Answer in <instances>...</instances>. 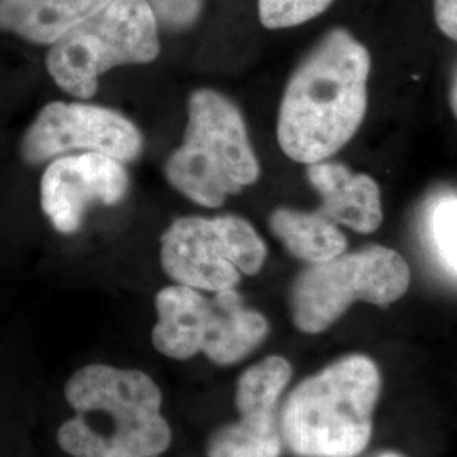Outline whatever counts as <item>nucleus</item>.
Segmentation results:
<instances>
[{
	"label": "nucleus",
	"instance_id": "f257e3e1",
	"mask_svg": "<svg viewBox=\"0 0 457 457\" xmlns=\"http://www.w3.org/2000/svg\"><path fill=\"white\" fill-rule=\"evenodd\" d=\"M371 56L334 29L295 70L278 112V143L296 163L326 162L360 129L368 105Z\"/></svg>",
	"mask_w": 457,
	"mask_h": 457
},
{
	"label": "nucleus",
	"instance_id": "f03ea898",
	"mask_svg": "<svg viewBox=\"0 0 457 457\" xmlns=\"http://www.w3.org/2000/svg\"><path fill=\"white\" fill-rule=\"evenodd\" d=\"M65 396L75 417L58 444L68 456L158 457L170 447L163 396L143 371L88 364L68 379Z\"/></svg>",
	"mask_w": 457,
	"mask_h": 457
},
{
	"label": "nucleus",
	"instance_id": "7ed1b4c3",
	"mask_svg": "<svg viewBox=\"0 0 457 457\" xmlns=\"http://www.w3.org/2000/svg\"><path fill=\"white\" fill-rule=\"evenodd\" d=\"M378 396L375 362L343 358L290 393L279 413L281 439L296 456H358L371 439Z\"/></svg>",
	"mask_w": 457,
	"mask_h": 457
},
{
	"label": "nucleus",
	"instance_id": "20e7f679",
	"mask_svg": "<svg viewBox=\"0 0 457 457\" xmlns=\"http://www.w3.org/2000/svg\"><path fill=\"white\" fill-rule=\"evenodd\" d=\"M170 183L202 207H220L260 177L239 109L219 92L198 90L188 102L181 146L166 163Z\"/></svg>",
	"mask_w": 457,
	"mask_h": 457
},
{
	"label": "nucleus",
	"instance_id": "39448f33",
	"mask_svg": "<svg viewBox=\"0 0 457 457\" xmlns=\"http://www.w3.org/2000/svg\"><path fill=\"white\" fill-rule=\"evenodd\" d=\"M158 54V21L147 0H112L51 46L46 68L66 94L90 98L105 71Z\"/></svg>",
	"mask_w": 457,
	"mask_h": 457
},
{
	"label": "nucleus",
	"instance_id": "423d86ee",
	"mask_svg": "<svg viewBox=\"0 0 457 457\" xmlns=\"http://www.w3.org/2000/svg\"><path fill=\"white\" fill-rule=\"evenodd\" d=\"M410 287L407 262L390 247L371 245L311 264L295 279L290 307L296 328L319 334L354 302L390 305Z\"/></svg>",
	"mask_w": 457,
	"mask_h": 457
},
{
	"label": "nucleus",
	"instance_id": "0eeeda50",
	"mask_svg": "<svg viewBox=\"0 0 457 457\" xmlns=\"http://www.w3.org/2000/svg\"><path fill=\"white\" fill-rule=\"evenodd\" d=\"M266 245L237 215L181 217L162 237V264L179 285L200 292L232 290L241 275H256Z\"/></svg>",
	"mask_w": 457,
	"mask_h": 457
},
{
	"label": "nucleus",
	"instance_id": "6e6552de",
	"mask_svg": "<svg viewBox=\"0 0 457 457\" xmlns=\"http://www.w3.org/2000/svg\"><path fill=\"white\" fill-rule=\"evenodd\" d=\"M141 149V132L129 119L79 102L45 105L21 141V156L29 164L53 162L73 151L98 153L128 163L139 156Z\"/></svg>",
	"mask_w": 457,
	"mask_h": 457
},
{
	"label": "nucleus",
	"instance_id": "1a4fd4ad",
	"mask_svg": "<svg viewBox=\"0 0 457 457\" xmlns=\"http://www.w3.org/2000/svg\"><path fill=\"white\" fill-rule=\"evenodd\" d=\"M129 188L124 163L98 153L66 154L49 163L41 179V207L53 228L71 234L96 204L115 205Z\"/></svg>",
	"mask_w": 457,
	"mask_h": 457
},
{
	"label": "nucleus",
	"instance_id": "9d476101",
	"mask_svg": "<svg viewBox=\"0 0 457 457\" xmlns=\"http://www.w3.org/2000/svg\"><path fill=\"white\" fill-rule=\"evenodd\" d=\"M156 312L153 344L162 354L183 361L204 353L215 322L213 296L185 285L166 287L156 295Z\"/></svg>",
	"mask_w": 457,
	"mask_h": 457
},
{
	"label": "nucleus",
	"instance_id": "9b49d317",
	"mask_svg": "<svg viewBox=\"0 0 457 457\" xmlns=\"http://www.w3.org/2000/svg\"><path fill=\"white\" fill-rule=\"evenodd\" d=\"M307 179L320 196V212L336 224L371 234L383 222L379 187L371 177L341 163L309 164Z\"/></svg>",
	"mask_w": 457,
	"mask_h": 457
},
{
	"label": "nucleus",
	"instance_id": "f8f14e48",
	"mask_svg": "<svg viewBox=\"0 0 457 457\" xmlns=\"http://www.w3.org/2000/svg\"><path fill=\"white\" fill-rule=\"evenodd\" d=\"M112 0H0V31L53 46Z\"/></svg>",
	"mask_w": 457,
	"mask_h": 457
},
{
	"label": "nucleus",
	"instance_id": "ddd939ff",
	"mask_svg": "<svg viewBox=\"0 0 457 457\" xmlns=\"http://www.w3.org/2000/svg\"><path fill=\"white\" fill-rule=\"evenodd\" d=\"M292 378L290 362L279 356L251 366L237 381L236 405L241 428L258 436H281L278 403Z\"/></svg>",
	"mask_w": 457,
	"mask_h": 457
},
{
	"label": "nucleus",
	"instance_id": "4468645a",
	"mask_svg": "<svg viewBox=\"0 0 457 457\" xmlns=\"http://www.w3.org/2000/svg\"><path fill=\"white\" fill-rule=\"evenodd\" d=\"M215 322L212 337L204 354L215 364H234L249 356L268 336V320L260 312L247 309L234 288L213 294Z\"/></svg>",
	"mask_w": 457,
	"mask_h": 457
},
{
	"label": "nucleus",
	"instance_id": "2eb2a0df",
	"mask_svg": "<svg viewBox=\"0 0 457 457\" xmlns=\"http://www.w3.org/2000/svg\"><path fill=\"white\" fill-rule=\"evenodd\" d=\"M270 228L288 253L311 264L328 262L347 247L343 230L320 211L277 209L270 217Z\"/></svg>",
	"mask_w": 457,
	"mask_h": 457
},
{
	"label": "nucleus",
	"instance_id": "dca6fc26",
	"mask_svg": "<svg viewBox=\"0 0 457 457\" xmlns=\"http://www.w3.org/2000/svg\"><path fill=\"white\" fill-rule=\"evenodd\" d=\"M281 444V436H258L232 424L213 434L207 445V454L209 457H278Z\"/></svg>",
	"mask_w": 457,
	"mask_h": 457
},
{
	"label": "nucleus",
	"instance_id": "f3484780",
	"mask_svg": "<svg viewBox=\"0 0 457 457\" xmlns=\"http://www.w3.org/2000/svg\"><path fill=\"white\" fill-rule=\"evenodd\" d=\"M334 0H260V19L268 29H287L320 16Z\"/></svg>",
	"mask_w": 457,
	"mask_h": 457
},
{
	"label": "nucleus",
	"instance_id": "a211bd4d",
	"mask_svg": "<svg viewBox=\"0 0 457 457\" xmlns=\"http://www.w3.org/2000/svg\"><path fill=\"white\" fill-rule=\"evenodd\" d=\"M430 230L439 260L457 277V196H445L436 204Z\"/></svg>",
	"mask_w": 457,
	"mask_h": 457
},
{
	"label": "nucleus",
	"instance_id": "6ab92c4d",
	"mask_svg": "<svg viewBox=\"0 0 457 457\" xmlns=\"http://www.w3.org/2000/svg\"><path fill=\"white\" fill-rule=\"evenodd\" d=\"M147 4L151 5L156 21H162L164 26L175 29L192 24L202 9V0H147Z\"/></svg>",
	"mask_w": 457,
	"mask_h": 457
},
{
	"label": "nucleus",
	"instance_id": "aec40b11",
	"mask_svg": "<svg viewBox=\"0 0 457 457\" xmlns=\"http://www.w3.org/2000/svg\"><path fill=\"white\" fill-rule=\"evenodd\" d=\"M434 14L442 33L457 41V0H434Z\"/></svg>",
	"mask_w": 457,
	"mask_h": 457
},
{
	"label": "nucleus",
	"instance_id": "412c9836",
	"mask_svg": "<svg viewBox=\"0 0 457 457\" xmlns=\"http://www.w3.org/2000/svg\"><path fill=\"white\" fill-rule=\"evenodd\" d=\"M451 107H453V112H454L457 119V75L454 83H453V88H451Z\"/></svg>",
	"mask_w": 457,
	"mask_h": 457
},
{
	"label": "nucleus",
	"instance_id": "4be33fe9",
	"mask_svg": "<svg viewBox=\"0 0 457 457\" xmlns=\"http://www.w3.org/2000/svg\"><path fill=\"white\" fill-rule=\"evenodd\" d=\"M376 457H405L402 456V454H396V453H385V454H379V456Z\"/></svg>",
	"mask_w": 457,
	"mask_h": 457
}]
</instances>
